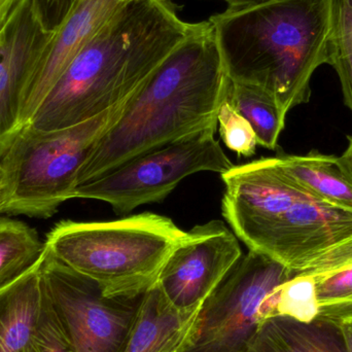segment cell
<instances>
[{"label":"cell","instance_id":"44dd1931","mask_svg":"<svg viewBox=\"0 0 352 352\" xmlns=\"http://www.w3.org/2000/svg\"><path fill=\"white\" fill-rule=\"evenodd\" d=\"M217 129L223 144L238 157L256 154L258 140L250 122L226 99L217 113Z\"/></svg>","mask_w":352,"mask_h":352},{"label":"cell","instance_id":"e0dca14e","mask_svg":"<svg viewBox=\"0 0 352 352\" xmlns=\"http://www.w3.org/2000/svg\"><path fill=\"white\" fill-rule=\"evenodd\" d=\"M279 166L312 196L335 206L352 210V184L336 156L310 152L304 156L279 155Z\"/></svg>","mask_w":352,"mask_h":352},{"label":"cell","instance_id":"603a6c76","mask_svg":"<svg viewBox=\"0 0 352 352\" xmlns=\"http://www.w3.org/2000/svg\"><path fill=\"white\" fill-rule=\"evenodd\" d=\"M78 0H32L37 19L47 32H56L65 22Z\"/></svg>","mask_w":352,"mask_h":352},{"label":"cell","instance_id":"ffe728a7","mask_svg":"<svg viewBox=\"0 0 352 352\" xmlns=\"http://www.w3.org/2000/svg\"><path fill=\"white\" fill-rule=\"evenodd\" d=\"M329 64L338 74L344 103L352 113V0H330Z\"/></svg>","mask_w":352,"mask_h":352},{"label":"cell","instance_id":"4316f807","mask_svg":"<svg viewBox=\"0 0 352 352\" xmlns=\"http://www.w3.org/2000/svg\"><path fill=\"white\" fill-rule=\"evenodd\" d=\"M341 328L346 343L347 352H352V320L341 324Z\"/></svg>","mask_w":352,"mask_h":352},{"label":"cell","instance_id":"5b68a950","mask_svg":"<svg viewBox=\"0 0 352 352\" xmlns=\"http://www.w3.org/2000/svg\"><path fill=\"white\" fill-rule=\"evenodd\" d=\"M186 236L169 217L144 212L109 221H62L45 244L54 258L98 283L105 295L138 296L156 285Z\"/></svg>","mask_w":352,"mask_h":352},{"label":"cell","instance_id":"9a60e30c","mask_svg":"<svg viewBox=\"0 0 352 352\" xmlns=\"http://www.w3.org/2000/svg\"><path fill=\"white\" fill-rule=\"evenodd\" d=\"M244 352H347L340 324L272 316L261 322Z\"/></svg>","mask_w":352,"mask_h":352},{"label":"cell","instance_id":"52a82bcc","mask_svg":"<svg viewBox=\"0 0 352 352\" xmlns=\"http://www.w3.org/2000/svg\"><path fill=\"white\" fill-rule=\"evenodd\" d=\"M206 129L130 159L95 179L76 186L74 199L102 201L117 213L162 202L188 176L199 173L225 175L235 165Z\"/></svg>","mask_w":352,"mask_h":352},{"label":"cell","instance_id":"cb8c5ba5","mask_svg":"<svg viewBox=\"0 0 352 352\" xmlns=\"http://www.w3.org/2000/svg\"><path fill=\"white\" fill-rule=\"evenodd\" d=\"M337 163L352 184V136L349 138V146L341 156L336 157Z\"/></svg>","mask_w":352,"mask_h":352},{"label":"cell","instance_id":"2e32d148","mask_svg":"<svg viewBox=\"0 0 352 352\" xmlns=\"http://www.w3.org/2000/svg\"><path fill=\"white\" fill-rule=\"evenodd\" d=\"M41 264L0 291V352H26L43 297Z\"/></svg>","mask_w":352,"mask_h":352},{"label":"cell","instance_id":"d6986e66","mask_svg":"<svg viewBox=\"0 0 352 352\" xmlns=\"http://www.w3.org/2000/svg\"><path fill=\"white\" fill-rule=\"evenodd\" d=\"M227 100L250 122L258 146L276 150L287 116L276 99L264 89L231 80Z\"/></svg>","mask_w":352,"mask_h":352},{"label":"cell","instance_id":"6da1fadb","mask_svg":"<svg viewBox=\"0 0 352 352\" xmlns=\"http://www.w3.org/2000/svg\"><path fill=\"white\" fill-rule=\"evenodd\" d=\"M230 82L212 25L197 23L93 146L78 171L76 186L138 155L203 130L217 129V113L227 99Z\"/></svg>","mask_w":352,"mask_h":352},{"label":"cell","instance_id":"5bb4252c","mask_svg":"<svg viewBox=\"0 0 352 352\" xmlns=\"http://www.w3.org/2000/svg\"><path fill=\"white\" fill-rule=\"evenodd\" d=\"M293 272L314 285L318 318L340 324L352 320V235Z\"/></svg>","mask_w":352,"mask_h":352},{"label":"cell","instance_id":"484cf974","mask_svg":"<svg viewBox=\"0 0 352 352\" xmlns=\"http://www.w3.org/2000/svg\"><path fill=\"white\" fill-rule=\"evenodd\" d=\"M228 4V8H243L266 3L272 0H221Z\"/></svg>","mask_w":352,"mask_h":352},{"label":"cell","instance_id":"9c48e42d","mask_svg":"<svg viewBox=\"0 0 352 352\" xmlns=\"http://www.w3.org/2000/svg\"><path fill=\"white\" fill-rule=\"evenodd\" d=\"M293 271L248 250L203 304L197 332L180 352H244L260 327L263 302Z\"/></svg>","mask_w":352,"mask_h":352},{"label":"cell","instance_id":"3957f363","mask_svg":"<svg viewBox=\"0 0 352 352\" xmlns=\"http://www.w3.org/2000/svg\"><path fill=\"white\" fill-rule=\"evenodd\" d=\"M230 80L270 93L289 113L329 64L330 0H272L208 19Z\"/></svg>","mask_w":352,"mask_h":352},{"label":"cell","instance_id":"7402d4cb","mask_svg":"<svg viewBox=\"0 0 352 352\" xmlns=\"http://www.w3.org/2000/svg\"><path fill=\"white\" fill-rule=\"evenodd\" d=\"M26 352H76L43 289L38 316Z\"/></svg>","mask_w":352,"mask_h":352},{"label":"cell","instance_id":"7c38bea8","mask_svg":"<svg viewBox=\"0 0 352 352\" xmlns=\"http://www.w3.org/2000/svg\"><path fill=\"white\" fill-rule=\"evenodd\" d=\"M53 34L41 26L32 0H21L0 29V154L20 132L23 82Z\"/></svg>","mask_w":352,"mask_h":352},{"label":"cell","instance_id":"d4e9b609","mask_svg":"<svg viewBox=\"0 0 352 352\" xmlns=\"http://www.w3.org/2000/svg\"><path fill=\"white\" fill-rule=\"evenodd\" d=\"M20 1L21 0H0V29Z\"/></svg>","mask_w":352,"mask_h":352},{"label":"cell","instance_id":"7a4b0ae2","mask_svg":"<svg viewBox=\"0 0 352 352\" xmlns=\"http://www.w3.org/2000/svg\"><path fill=\"white\" fill-rule=\"evenodd\" d=\"M171 0H126L66 68L30 125L84 123L133 96L194 30Z\"/></svg>","mask_w":352,"mask_h":352},{"label":"cell","instance_id":"ac0fdd59","mask_svg":"<svg viewBox=\"0 0 352 352\" xmlns=\"http://www.w3.org/2000/svg\"><path fill=\"white\" fill-rule=\"evenodd\" d=\"M45 241L34 228L10 217H0V291L36 268L45 258Z\"/></svg>","mask_w":352,"mask_h":352},{"label":"cell","instance_id":"ba28073f","mask_svg":"<svg viewBox=\"0 0 352 352\" xmlns=\"http://www.w3.org/2000/svg\"><path fill=\"white\" fill-rule=\"evenodd\" d=\"M41 279L74 351L123 352L146 293L107 296L98 283L74 272L47 250Z\"/></svg>","mask_w":352,"mask_h":352},{"label":"cell","instance_id":"8992f818","mask_svg":"<svg viewBox=\"0 0 352 352\" xmlns=\"http://www.w3.org/2000/svg\"><path fill=\"white\" fill-rule=\"evenodd\" d=\"M127 101L64 129L24 126L0 154V215L47 219L74 199L82 163Z\"/></svg>","mask_w":352,"mask_h":352},{"label":"cell","instance_id":"277c9868","mask_svg":"<svg viewBox=\"0 0 352 352\" xmlns=\"http://www.w3.org/2000/svg\"><path fill=\"white\" fill-rule=\"evenodd\" d=\"M221 179V213L236 237L289 270L352 235V210L312 196L275 157L234 166Z\"/></svg>","mask_w":352,"mask_h":352},{"label":"cell","instance_id":"8fae6325","mask_svg":"<svg viewBox=\"0 0 352 352\" xmlns=\"http://www.w3.org/2000/svg\"><path fill=\"white\" fill-rule=\"evenodd\" d=\"M126 0H78L23 82L19 126L30 124L56 82L80 50Z\"/></svg>","mask_w":352,"mask_h":352},{"label":"cell","instance_id":"30bf717a","mask_svg":"<svg viewBox=\"0 0 352 352\" xmlns=\"http://www.w3.org/2000/svg\"><path fill=\"white\" fill-rule=\"evenodd\" d=\"M242 256L233 231L223 221L213 219L186 232L167 258L156 285L177 309H198Z\"/></svg>","mask_w":352,"mask_h":352},{"label":"cell","instance_id":"4fadbf2b","mask_svg":"<svg viewBox=\"0 0 352 352\" xmlns=\"http://www.w3.org/2000/svg\"><path fill=\"white\" fill-rule=\"evenodd\" d=\"M201 309H177L155 285L144 296L123 352L184 351L197 332Z\"/></svg>","mask_w":352,"mask_h":352}]
</instances>
